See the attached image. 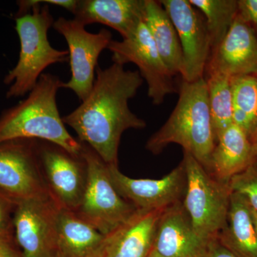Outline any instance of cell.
<instances>
[{"mask_svg":"<svg viewBox=\"0 0 257 257\" xmlns=\"http://www.w3.org/2000/svg\"><path fill=\"white\" fill-rule=\"evenodd\" d=\"M144 79L139 71L126 70L113 63L97 67L92 90L80 105L62 117L78 140L99 155L107 165L118 166L121 135L126 130H143L145 120L134 114L128 100L136 95Z\"/></svg>","mask_w":257,"mask_h":257,"instance_id":"6da1fadb","label":"cell"},{"mask_svg":"<svg viewBox=\"0 0 257 257\" xmlns=\"http://www.w3.org/2000/svg\"><path fill=\"white\" fill-rule=\"evenodd\" d=\"M178 92L177 105L165 124L149 139L146 149L159 155L171 144H177L210 173L216 138L205 77L192 82L182 79Z\"/></svg>","mask_w":257,"mask_h":257,"instance_id":"7a4b0ae2","label":"cell"},{"mask_svg":"<svg viewBox=\"0 0 257 257\" xmlns=\"http://www.w3.org/2000/svg\"><path fill=\"white\" fill-rule=\"evenodd\" d=\"M62 84L57 76L44 73L26 99L3 111L0 115V143L40 140L81 155L82 143L68 133L57 106V94Z\"/></svg>","mask_w":257,"mask_h":257,"instance_id":"3957f363","label":"cell"},{"mask_svg":"<svg viewBox=\"0 0 257 257\" xmlns=\"http://www.w3.org/2000/svg\"><path fill=\"white\" fill-rule=\"evenodd\" d=\"M20 0L15 16V30L20 42L18 63L5 76L4 83L10 85L6 97H20L29 94L36 86L44 71L57 63L69 60L68 50L54 48L48 40L49 30L53 27L47 0Z\"/></svg>","mask_w":257,"mask_h":257,"instance_id":"277c9868","label":"cell"},{"mask_svg":"<svg viewBox=\"0 0 257 257\" xmlns=\"http://www.w3.org/2000/svg\"><path fill=\"white\" fill-rule=\"evenodd\" d=\"M182 162L187 181L184 207L198 236L209 242L226 227L231 190L228 182L211 175L190 154L184 152Z\"/></svg>","mask_w":257,"mask_h":257,"instance_id":"5b68a950","label":"cell"},{"mask_svg":"<svg viewBox=\"0 0 257 257\" xmlns=\"http://www.w3.org/2000/svg\"><path fill=\"white\" fill-rule=\"evenodd\" d=\"M81 155L87 165V180L82 204L75 211L104 236L122 224L137 211L114 188L107 165L82 143Z\"/></svg>","mask_w":257,"mask_h":257,"instance_id":"8992f818","label":"cell"},{"mask_svg":"<svg viewBox=\"0 0 257 257\" xmlns=\"http://www.w3.org/2000/svg\"><path fill=\"white\" fill-rule=\"evenodd\" d=\"M0 192L15 204L52 199L42 173L38 140L0 143Z\"/></svg>","mask_w":257,"mask_h":257,"instance_id":"52a82bcc","label":"cell"},{"mask_svg":"<svg viewBox=\"0 0 257 257\" xmlns=\"http://www.w3.org/2000/svg\"><path fill=\"white\" fill-rule=\"evenodd\" d=\"M108 50L114 63H134L147 84V94L155 105H160L166 96L177 92L174 75L159 53L146 25L142 22L135 31L121 41L111 40Z\"/></svg>","mask_w":257,"mask_h":257,"instance_id":"ba28073f","label":"cell"},{"mask_svg":"<svg viewBox=\"0 0 257 257\" xmlns=\"http://www.w3.org/2000/svg\"><path fill=\"white\" fill-rule=\"evenodd\" d=\"M53 28L64 37L69 48L71 78L62 82V88L70 89L79 100L84 101L92 90L99 55L108 48L112 35L106 29L91 33L75 19L62 17L55 20Z\"/></svg>","mask_w":257,"mask_h":257,"instance_id":"9c48e42d","label":"cell"},{"mask_svg":"<svg viewBox=\"0 0 257 257\" xmlns=\"http://www.w3.org/2000/svg\"><path fill=\"white\" fill-rule=\"evenodd\" d=\"M42 173L52 199L61 209L77 211L87 180L85 161L48 142L38 140Z\"/></svg>","mask_w":257,"mask_h":257,"instance_id":"30bf717a","label":"cell"},{"mask_svg":"<svg viewBox=\"0 0 257 257\" xmlns=\"http://www.w3.org/2000/svg\"><path fill=\"white\" fill-rule=\"evenodd\" d=\"M60 208L52 199L17 203L13 224L23 257H57V217Z\"/></svg>","mask_w":257,"mask_h":257,"instance_id":"8fae6325","label":"cell"},{"mask_svg":"<svg viewBox=\"0 0 257 257\" xmlns=\"http://www.w3.org/2000/svg\"><path fill=\"white\" fill-rule=\"evenodd\" d=\"M174 24L183 54L182 80L204 78L211 54V41L205 18L189 0L160 1Z\"/></svg>","mask_w":257,"mask_h":257,"instance_id":"7c38bea8","label":"cell"},{"mask_svg":"<svg viewBox=\"0 0 257 257\" xmlns=\"http://www.w3.org/2000/svg\"><path fill=\"white\" fill-rule=\"evenodd\" d=\"M114 188L137 209H163L183 202L187 190L184 162L163 178L134 179L120 172L118 166L107 165Z\"/></svg>","mask_w":257,"mask_h":257,"instance_id":"4fadbf2b","label":"cell"},{"mask_svg":"<svg viewBox=\"0 0 257 257\" xmlns=\"http://www.w3.org/2000/svg\"><path fill=\"white\" fill-rule=\"evenodd\" d=\"M205 72L221 74L229 78L257 77V35L239 13L224 40L211 51Z\"/></svg>","mask_w":257,"mask_h":257,"instance_id":"5bb4252c","label":"cell"},{"mask_svg":"<svg viewBox=\"0 0 257 257\" xmlns=\"http://www.w3.org/2000/svg\"><path fill=\"white\" fill-rule=\"evenodd\" d=\"M209 243L198 236L180 202L162 212L152 249L162 257H204Z\"/></svg>","mask_w":257,"mask_h":257,"instance_id":"9a60e30c","label":"cell"},{"mask_svg":"<svg viewBox=\"0 0 257 257\" xmlns=\"http://www.w3.org/2000/svg\"><path fill=\"white\" fill-rule=\"evenodd\" d=\"M166 209H137L130 219L104 236L99 248L103 256L148 257Z\"/></svg>","mask_w":257,"mask_h":257,"instance_id":"2e32d148","label":"cell"},{"mask_svg":"<svg viewBox=\"0 0 257 257\" xmlns=\"http://www.w3.org/2000/svg\"><path fill=\"white\" fill-rule=\"evenodd\" d=\"M145 6L146 0H77L74 19L85 27L102 24L126 38L143 22Z\"/></svg>","mask_w":257,"mask_h":257,"instance_id":"e0dca14e","label":"cell"},{"mask_svg":"<svg viewBox=\"0 0 257 257\" xmlns=\"http://www.w3.org/2000/svg\"><path fill=\"white\" fill-rule=\"evenodd\" d=\"M254 164L251 143L241 128L233 124L218 135L211 156V175L229 182Z\"/></svg>","mask_w":257,"mask_h":257,"instance_id":"ac0fdd59","label":"cell"},{"mask_svg":"<svg viewBox=\"0 0 257 257\" xmlns=\"http://www.w3.org/2000/svg\"><path fill=\"white\" fill-rule=\"evenodd\" d=\"M219 242L237 257H257V234L249 206L242 196L231 192L226 227Z\"/></svg>","mask_w":257,"mask_h":257,"instance_id":"d6986e66","label":"cell"},{"mask_svg":"<svg viewBox=\"0 0 257 257\" xmlns=\"http://www.w3.org/2000/svg\"><path fill=\"white\" fill-rule=\"evenodd\" d=\"M144 23L150 30L159 53L174 76L182 74L183 54L177 30L160 1L146 0Z\"/></svg>","mask_w":257,"mask_h":257,"instance_id":"ffe728a7","label":"cell"},{"mask_svg":"<svg viewBox=\"0 0 257 257\" xmlns=\"http://www.w3.org/2000/svg\"><path fill=\"white\" fill-rule=\"evenodd\" d=\"M104 235L74 211L60 209L57 217L59 253L86 257L100 247Z\"/></svg>","mask_w":257,"mask_h":257,"instance_id":"44dd1931","label":"cell"},{"mask_svg":"<svg viewBox=\"0 0 257 257\" xmlns=\"http://www.w3.org/2000/svg\"><path fill=\"white\" fill-rule=\"evenodd\" d=\"M232 94L233 123L248 138L257 128V77L246 75L230 78Z\"/></svg>","mask_w":257,"mask_h":257,"instance_id":"7402d4cb","label":"cell"},{"mask_svg":"<svg viewBox=\"0 0 257 257\" xmlns=\"http://www.w3.org/2000/svg\"><path fill=\"white\" fill-rule=\"evenodd\" d=\"M203 15L210 37L211 51L214 50L229 31L238 14L236 0H189Z\"/></svg>","mask_w":257,"mask_h":257,"instance_id":"603a6c76","label":"cell"},{"mask_svg":"<svg viewBox=\"0 0 257 257\" xmlns=\"http://www.w3.org/2000/svg\"><path fill=\"white\" fill-rule=\"evenodd\" d=\"M209 109L216 138L233 123L232 94L229 77L223 74H207Z\"/></svg>","mask_w":257,"mask_h":257,"instance_id":"cb8c5ba5","label":"cell"},{"mask_svg":"<svg viewBox=\"0 0 257 257\" xmlns=\"http://www.w3.org/2000/svg\"><path fill=\"white\" fill-rule=\"evenodd\" d=\"M228 184L231 192L242 196L250 208L257 212V164L234 176Z\"/></svg>","mask_w":257,"mask_h":257,"instance_id":"d4e9b609","label":"cell"},{"mask_svg":"<svg viewBox=\"0 0 257 257\" xmlns=\"http://www.w3.org/2000/svg\"><path fill=\"white\" fill-rule=\"evenodd\" d=\"M16 204L10 198L0 192V234L13 226L11 219Z\"/></svg>","mask_w":257,"mask_h":257,"instance_id":"484cf974","label":"cell"},{"mask_svg":"<svg viewBox=\"0 0 257 257\" xmlns=\"http://www.w3.org/2000/svg\"><path fill=\"white\" fill-rule=\"evenodd\" d=\"M13 226L0 234V257H23L15 249Z\"/></svg>","mask_w":257,"mask_h":257,"instance_id":"4316f807","label":"cell"},{"mask_svg":"<svg viewBox=\"0 0 257 257\" xmlns=\"http://www.w3.org/2000/svg\"><path fill=\"white\" fill-rule=\"evenodd\" d=\"M238 9L239 14L249 23L257 35V0H239Z\"/></svg>","mask_w":257,"mask_h":257,"instance_id":"83f0119b","label":"cell"},{"mask_svg":"<svg viewBox=\"0 0 257 257\" xmlns=\"http://www.w3.org/2000/svg\"><path fill=\"white\" fill-rule=\"evenodd\" d=\"M204 257H237L223 246L217 239L209 241Z\"/></svg>","mask_w":257,"mask_h":257,"instance_id":"f1b7e54d","label":"cell"},{"mask_svg":"<svg viewBox=\"0 0 257 257\" xmlns=\"http://www.w3.org/2000/svg\"><path fill=\"white\" fill-rule=\"evenodd\" d=\"M248 140H249L250 143H251L253 162L257 164V128L251 134V136L248 138Z\"/></svg>","mask_w":257,"mask_h":257,"instance_id":"f546056e","label":"cell"},{"mask_svg":"<svg viewBox=\"0 0 257 257\" xmlns=\"http://www.w3.org/2000/svg\"><path fill=\"white\" fill-rule=\"evenodd\" d=\"M250 211H251V218H252L253 225H254L255 229H256L257 234V212L253 210L251 208H250Z\"/></svg>","mask_w":257,"mask_h":257,"instance_id":"4dcf8cb0","label":"cell"},{"mask_svg":"<svg viewBox=\"0 0 257 257\" xmlns=\"http://www.w3.org/2000/svg\"><path fill=\"white\" fill-rule=\"evenodd\" d=\"M100 248V247H99ZM98 248L94 252L91 253L90 254L87 255L86 257H104L103 256L102 253L101 252L100 248Z\"/></svg>","mask_w":257,"mask_h":257,"instance_id":"1f68e13d","label":"cell"},{"mask_svg":"<svg viewBox=\"0 0 257 257\" xmlns=\"http://www.w3.org/2000/svg\"><path fill=\"white\" fill-rule=\"evenodd\" d=\"M148 257H162V256H161L160 255H159L158 253H157L156 252H155V251H154L153 249H152L151 253H150V254L149 255Z\"/></svg>","mask_w":257,"mask_h":257,"instance_id":"d6a6232c","label":"cell"},{"mask_svg":"<svg viewBox=\"0 0 257 257\" xmlns=\"http://www.w3.org/2000/svg\"><path fill=\"white\" fill-rule=\"evenodd\" d=\"M57 257H64L63 256H62V255H60V253H59L58 256Z\"/></svg>","mask_w":257,"mask_h":257,"instance_id":"836d02e7","label":"cell"}]
</instances>
